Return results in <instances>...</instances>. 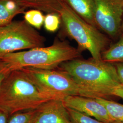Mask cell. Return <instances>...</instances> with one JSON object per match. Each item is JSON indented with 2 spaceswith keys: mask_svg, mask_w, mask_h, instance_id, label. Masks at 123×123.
<instances>
[{
  "mask_svg": "<svg viewBox=\"0 0 123 123\" xmlns=\"http://www.w3.org/2000/svg\"><path fill=\"white\" fill-rule=\"evenodd\" d=\"M11 72L12 71L7 63L0 62V89L3 81Z\"/></svg>",
  "mask_w": 123,
  "mask_h": 123,
  "instance_id": "d6986e66",
  "label": "cell"
},
{
  "mask_svg": "<svg viewBox=\"0 0 123 123\" xmlns=\"http://www.w3.org/2000/svg\"><path fill=\"white\" fill-rule=\"evenodd\" d=\"M24 18L31 26L40 29L44 24L45 16L41 11L31 9L24 12Z\"/></svg>",
  "mask_w": 123,
  "mask_h": 123,
  "instance_id": "9a60e30c",
  "label": "cell"
},
{
  "mask_svg": "<svg viewBox=\"0 0 123 123\" xmlns=\"http://www.w3.org/2000/svg\"><path fill=\"white\" fill-rule=\"evenodd\" d=\"M9 115L0 110V123H7L9 121Z\"/></svg>",
  "mask_w": 123,
  "mask_h": 123,
  "instance_id": "7402d4cb",
  "label": "cell"
},
{
  "mask_svg": "<svg viewBox=\"0 0 123 123\" xmlns=\"http://www.w3.org/2000/svg\"><path fill=\"white\" fill-rule=\"evenodd\" d=\"M67 110L72 123H105L77 111L69 108H67Z\"/></svg>",
  "mask_w": 123,
  "mask_h": 123,
  "instance_id": "e0dca14e",
  "label": "cell"
},
{
  "mask_svg": "<svg viewBox=\"0 0 123 123\" xmlns=\"http://www.w3.org/2000/svg\"></svg>",
  "mask_w": 123,
  "mask_h": 123,
  "instance_id": "d4e9b609",
  "label": "cell"
},
{
  "mask_svg": "<svg viewBox=\"0 0 123 123\" xmlns=\"http://www.w3.org/2000/svg\"><path fill=\"white\" fill-rule=\"evenodd\" d=\"M60 0L68 5L71 9L86 22L93 26L96 27L94 21L93 0Z\"/></svg>",
  "mask_w": 123,
  "mask_h": 123,
  "instance_id": "30bf717a",
  "label": "cell"
},
{
  "mask_svg": "<svg viewBox=\"0 0 123 123\" xmlns=\"http://www.w3.org/2000/svg\"><path fill=\"white\" fill-rule=\"evenodd\" d=\"M34 110L19 112L11 116L7 123H31Z\"/></svg>",
  "mask_w": 123,
  "mask_h": 123,
  "instance_id": "ac0fdd59",
  "label": "cell"
},
{
  "mask_svg": "<svg viewBox=\"0 0 123 123\" xmlns=\"http://www.w3.org/2000/svg\"><path fill=\"white\" fill-rule=\"evenodd\" d=\"M54 98L41 92L21 70L12 71L0 89V110L10 116L22 111L33 110Z\"/></svg>",
  "mask_w": 123,
  "mask_h": 123,
  "instance_id": "3957f363",
  "label": "cell"
},
{
  "mask_svg": "<svg viewBox=\"0 0 123 123\" xmlns=\"http://www.w3.org/2000/svg\"><path fill=\"white\" fill-rule=\"evenodd\" d=\"M62 101L67 108L77 111L104 123L114 122L105 107L95 98L72 95L64 97Z\"/></svg>",
  "mask_w": 123,
  "mask_h": 123,
  "instance_id": "ba28073f",
  "label": "cell"
},
{
  "mask_svg": "<svg viewBox=\"0 0 123 123\" xmlns=\"http://www.w3.org/2000/svg\"><path fill=\"white\" fill-rule=\"evenodd\" d=\"M114 64L116 69L119 80L123 86V63H116Z\"/></svg>",
  "mask_w": 123,
  "mask_h": 123,
  "instance_id": "ffe728a7",
  "label": "cell"
},
{
  "mask_svg": "<svg viewBox=\"0 0 123 123\" xmlns=\"http://www.w3.org/2000/svg\"><path fill=\"white\" fill-rule=\"evenodd\" d=\"M81 51L68 42L56 38L52 45L11 53L0 57L11 71L26 68L42 69H56L63 62L80 58Z\"/></svg>",
  "mask_w": 123,
  "mask_h": 123,
  "instance_id": "7a4b0ae2",
  "label": "cell"
},
{
  "mask_svg": "<svg viewBox=\"0 0 123 123\" xmlns=\"http://www.w3.org/2000/svg\"><path fill=\"white\" fill-rule=\"evenodd\" d=\"M112 96H116L119 97L123 99V86L120 85L115 88L112 93Z\"/></svg>",
  "mask_w": 123,
  "mask_h": 123,
  "instance_id": "44dd1931",
  "label": "cell"
},
{
  "mask_svg": "<svg viewBox=\"0 0 123 123\" xmlns=\"http://www.w3.org/2000/svg\"><path fill=\"white\" fill-rule=\"evenodd\" d=\"M103 61L111 63H123V36L102 53Z\"/></svg>",
  "mask_w": 123,
  "mask_h": 123,
  "instance_id": "4fadbf2b",
  "label": "cell"
},
{
  "mask_svg": "<svg viewBox=\"0 0 123 123\" xmlns=\"http://www.w3.org/2000/svg\"><path fill=\"white\" fill-rule=\"evenodd\" d=\"M25 9L13 0H0V27L12 22L17 15L24 13Z\"/></svg>",
  "mask_w": 123,
  "mask_h": 123,
  "instance_id": "7c38bea8",
  "label": "cell"
},
{
  "mask_svg": "<svg viewBox=\"0 0 123 123\" xmlns=\"http://www.w3.org/2000/svg\"><path fill=\"white\" fill-rule=\"evenodd\" d=\"M121 123V122H114L113 123Z\"/></svg>",
  "mask_w": 123,
  "mask_h": 123,
  "instance_id": "cb8c5ba5",
  "label": "cell"
},
{
  "mask_svg": "<svg viewBox=\"0 0 123 123\" xmlns=\"http://www.w3.org/2000/svg\"><path fill=\"white\" fill-rule=\"evenodd\" d=\"M93 1L96 26L110 38H119L123 21V0Z\"/></svg>",
  "mask_w": 123,
  "mask_h": 123,
  "instance_id": "52a82bcc",
  "label": "cell"
},
{
  "mask_svg": "<svg viewBox=\"0 0 123 123\" xmlns=\"http://www.w3.org/2000/svg\"><path fill=\"white\" fill-rule=\"evenodd\" d=\"M59 14L63 32L78 44L80 51L88 50L92 58L101 61L102 53L110 47V38L81 18L68 5L62 1Z\"/></svg>",
  "mask_w": 123,
  "mask_h": 123,
  "instance_id": "277c9868",
  "label": "cell"
},
{
  "mask_svg": "<svg viewBox=\"0 0 123 123\" xmlns=\"http://www.w3.org/2000/svg\"><path fill=\"white\" fill-rule=\"evenodd\" d=\"M80 85L106 98L114 88L122 85L114 63L92 58H80L66 62L59 67Z\"/></svg>",
  "mask_w": 123,
  "mask_h": 123,
  "instance_id": "6da1fadb",
  "label": "cell"
},
{
  "mask_svg": "<svg viewBox=\"0 0 123 123\" xmlns=\"http://www.w3.org/2000/svg\"><path fill=\"white\" fill-rule=\"evenodd\" d=\"M61 23V18L57 13H47L45 16L44 25L45 29L50 32H54L59 29Z\"/></svg>",
  "mask_w": 123,
  "mask_h": 123,
  "instance_id": "2e32d148",
  "label": "cell"
},
{
  "mask_svg": "<svg viewBox=\"0 0 123 123\" xmlns=\"http://www.w3.org/2000/svg\"><path fill=\"white\" fill-rule=\"evenodd\" d=\"M20 6L38 10L47 13L59 12L61 9L60 0H13Z\"/></svg>",
  "mask_w": 123,
  "mask_h": 123,
  "instance_id": "8fae6325",
  "label": "cell"
},
{
  "mask_svg": "<svg viewBox=\"0 0 123 123\" xmlns=\"http://www.w3.org/2000/svg\"><path fill=\"white\" fill-rule=\"evenodd\" d=\"M95 99L105 107L114 122L123 123V105L105 98H97Z\"/></svg>",
  "mask_w": 123,
  "mask_h": 123,
  "instance_id": "5bb4252c",
  "label": "cell"
},
{
  "mask_svg": "<svg viewBox=\"0 0 123 123\" xmlns=\"http://www.w3.org/2000/svg\"><path fill=\"white\" fill-rule=\"evenodd\" d=\"M121 36H123V21L121 26Z\"/></svg>",
  "mask_w": 123,
  "mask_h": 123,
  "instance_id": "603a6c76",
  "label": "cell"
},
{
  "mask_svg": "<svg viewBox=\"0 0 123 123\" xmlns=\"http://www.w3.org/2000/svg\"><path fill=\"white\" fill-rule=\"evenodd\" d=\"M31 123H72L62 99H52L34 110Z\"/></svg>",
  "mask_w": 123,
  "mask_h": 123,
  "instance_id": "9c48e42d",
  "label": "cell"
},
{
  "mask_svg": "<svg viewBox=\"0 0 123 123\" xmlns=\"http://www.w3.org/2000/svg\"><path fill=\"white\" fill-rule=\"evenodd\" d=\"M22 70L40 91L54 98L78 95L96 98L97 93L78 84L70 75L59 68L42 69L26 68Z\"/></svg>",
  "mask_w": 123,
  "mask_h": 123,
  "instance_id": "5b68a950",
  "label": "cell"
},
{
  "mask_svg": "<svg viewBox=\"0 0 123 123\" xmlns=\"http://www.w3.org/2000/svg\"><path fill=\"white\" fill-rule=\"evenodd\" d=\"M46 39L24 21H14L0 27V57L44 47Z\"/></svg>",
  "mask_w": 123,
  "mask_h": 123,
  "instance_id": "8992f818",
  "label": "cell"
}]
</instances>
